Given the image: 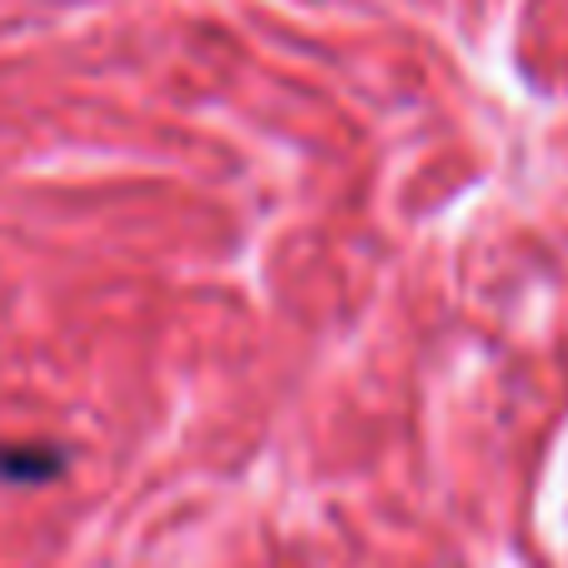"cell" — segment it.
<instances>
[{
    "mask_svg": "<svg viewBox=\"0 0 568 568\" xmlns=\"http://www.w3.org/2000/svg\"><path fill=\"white\" fill-rule=\"evenodd\" d=\"M70 454L60 444H0V479L6 484H50L55 474H65Z\"/></svg>",
    "mask_w": 568,
    "mask_h": 568,
    "instance_id": "obj_1",
    "label": "cell"
}]
</instances>
